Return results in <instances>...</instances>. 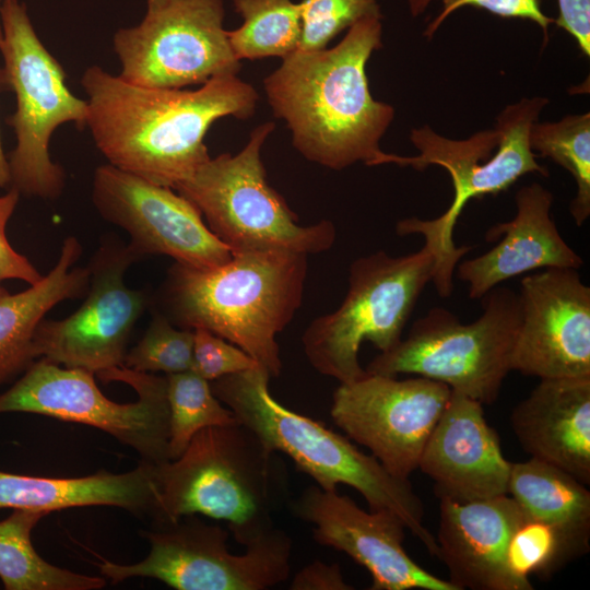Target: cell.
<instances>
[{"label": "cell", "instance_id": "16", "mask_svg": "<svg viewBox=\"0 0 590 590\" xmlns=\"http://www.w3.org/2000/svg\"><path fill=\"white\" fill-rule=\"evenodd\" d=\"M91 198L105 221L127 232L129 246L141 259L162 255L182 266L211 269L232 258L200 211L172 188L107 163L94 170Z\"/></svg>", "mask_w": 590, "mask_h": 590}, {"label": "cell", "instance_id": "18", "mask_svg": "<svg viewBox=\"0 0 590 590\" xmlns=\"http://www.w3.org/2000/svg\"><path fill=\"white\" fill-rule=\"evenodd\" d=\"M291 508L295 517L314 526L318 544L345 553L368 570L371 590H457L408 555L406 529L389 511H366L349 496L317 485L305 488Z\"/></svg>", "mask_w": 590, "mask_h": 590}, {"label": "cell", "instance_id": "9", "mask_svg": "<svg viewBox=\"0 0 590 590\" xmlns=\"http://www.w3.org/2000/svg\"><path fill=\"white\" fill-rule=\"evenodd\" d=\"M274 127L272 121L257 126L243 150L210 157L175 190L200 211L232 253L327 251L335 240L334 225L328 220L299 225L284 198L267 182L261 149Z\"/></svg>", "mask_w": 590, "mask_h": 590}, {"label": "cell", "instance_id": "33", "mask_svg": "<svg viewBox=\"0 0 590 590\" xmlns=\"http://www.w3.org/2000/svg\"><path fill=\"white\" fill-rule=\"evenodd\" d=\"M433 0H409L410 12L413 16L422 14ZM543 0H441L442 9L427 25L424 36L430 39L446 19L462 7H474L487 12L512 19H524L536 23L543 31L544 45L548 40V26L554 19L542 11Z\"/></svg>", "mask_w": 590, "mask_h": 590}, {"label": "cell", "instance_id": "4", "mask_svg": "<svg viewBox=\"0 0 590 590\" xmlns=\"http://www.w3.org/2000/svg\"><path fill=\"white\" fill-rule=\"evenodd\" d=\"M270 378L266 369L257 367L210 384L215 397L270 451L288 456L297 470L324 491H337L339 484L353 487L369 510L396 515L435 556V536L424 526V507L409 480L389 473L347 436L283 406L269 390Z\"/></svg>", "mask_w": 590, "mask_h": 590}, {"label": "cell", "instance_id": "39", "mask_svg": "<svg viewBox=\"0 0 590 590\" xmlns=\"http://www.w3.org/2000/svg\"><path fill=\"white\" fill-rule=\"evenodd\" d=\"M167 0H146L148 8H154L165 3Z\"/></svg>", "mask_w": 590, "mask_h": 590}, {"label": "cell", "instance_id": "27", "mask_svg": "<svg viewBox=\"0 0 590 590\" xmlns=\"http://www.w3.org/2000/svg\"><path fill=\"white\" fill-rule=\"evenodd\" d=\"M243 24L227 31L235 57L256 60L285 58L298 50L303 32L302 8L292 0H233Z\"/></svg>", "mask_w": 590, "mask_h": 590}, {"label": "cell", "instance_id": "17", "mask_svg": "<svg viewBox=\"0 0 590 590\" xmlns=\"http://www.w3.org/2000/svg\"><path fill=\"white\" fill-rule=\"evenodd\" d=\"M511 369L540 379L590 377V287L576 269L521 279Z\"/></svg>", "mask_w": 590, "mask_h": 590}, {"label": "cell", "instance_id": "22", "mask_svg": "<svg viewBox=\"0 0 590 590\" xmlns=\"http://www.w3.org/2000/svg\"><path fill=\"white\" fill-rule=\"evenodd\" d=\"M531 458L590 483V377L541 379L511 413Z\"/></svg>", "mask_w": 590, "mask_h": 590}, {"label": "cell", "instance_id": "3", "mask_svg": "<svg viewBox=\"0 0 590 590\" xmlns=\"http://www.w3.org/2000/svg\"><path fill=\"white\" fill-rule=\"evenodd\" d=\"M306 278L307 255L288 250L236 252L211 269L175 262L151 306L176 327L231 342L279 377L276 335L300 307Z\"/></svg>", "mask_w": 590, "mask_h": 590}, {"label": "cell", "instance_id": "34", "mask_svg": "<svg viewBox=\"0 0 590 590\" xmlns=\"http://www.w3.org/2000/svg\"><path fill=\"white\" fill-rule=\"evenodd\" d=\"M261 367L238 346L203 329H193L192 368L212 382L222 377Z\"/></svg>", "mask_w": 590, "mask_h": 590}, {"label": "cell", "instance_id": "35", "mask_svg": "<svg viewBox=\"0 0 590 590\" xmlns=\"http://www.w3.org/2000/svg\"><path fill=\"white\" fill-rule=\"evenodd\" d=\"M20 196L14 188L0 196V284L7 280H20L34 285L44 275L27 257L11 246L7 237V226L17 206Z\"/></svg>", "mask_w": 590, "mask_h": 590}, {"label": "cell", "instance_id": "28", "mask_svg": "<svg viewBox=\"0 0 590 590\" xmlns=\"http://www.w3.org/2000/svg\"><path fill=\"white\" fill-rule=\"evenodd\" d=\"M529 144L573 176L577 191L569 211L577 226L590 215V114L569 115L557 122L532 123Z\"/></svg>", "mask_w": 590, "mask_h": 590}, {"label": "cell", "instance_id": "11", "mask_svg": "<svg viewBox=\"0 0 590 590\" xmlns=\"http://www.w3.org/2000/svg\"><path fill=\"white\" fill-rule=\"evenodd\" d=\"M93 373L39 357L0 394V413L24 412L102 429L134 449L143 461L169 460V410L165 377L115 367L97 374L105 382L121 381L138 400L120 404L98 389Z\"/></svg>", "mask_w": 590, "mask_h": 590}, {"label": "cell", "instance_id": "26", "mask_svg": "<svg viewBox=\"0 0 590 590\" xmlns=\"http://www.w3.org/2000/svg\"><path fill=\"white\" fill-rule=\"evenodd\" d=\"M48 514L13 509L0 521V579L5 590H97L104 577L73 573L46 562L33 546L32 531Z\"/></svg>", "mask_w": 590, "mask_h": 590}, {"label": "cell", "instance_id": "15", "mask_svg": "<svg viewBox=\"0 0 590 590\" xmlns=\"http://www.w3.org/2000/svg\"><path fill=\"white\" fill-rule=\"evenodd\" d=\"M450 397V387L433 379L415 376L399 380L366 373L339 385L330 415L389 473L409 480Z\"/></svg>", "mask_w": 590, "mask_h": 590}, {"label": "cell", "instance_id": "13", "mask_svg": "<svg viewBox=\"0 0 590 590\" xmlns=\"http://www.w3.org/2000/svg\"><path fill=\"white\" fill-rule=\"evenodd\" d=\"M222 0H167L148 8L134 26L118 28L113 47L123 81L151 88L202 85L221 74H237L223 27Z\"/></svg>", "mask_w": 590, "mask_h": 590}, {"label": "cell", "instance_id": "40", "mask_svg": "<svg viewBox=\"0 0 590 590\" xmlns=\"http://www.w3.org/2000/svg\"><path fill=\"white\" fill-rule=\"evenodd\" d=\"M2 1L3 0H0V10H1V5H2ZM2 42H3V32H2L1 16H0V47L2 45Z\"/></svg>", "mask_w": 590, "mask_h": 590}, {"label": "cell", "instance_id": "20", "mask_svg": "<svg viewBox=\"0 0 590 590\" xmlns=\"http://www.w3.org/2000/svg\"><path fill=\"white\" fill-rule=\"evenodd\" d=\"M438 557L457 590H521L509 575L507 546L524 511L509 496L439 499Z\"/></svg>", "mask_w": 590, "mask_h": 590}, {"label": "cell", "instance_id": "29", "mask_svg": "<svg viewBox=\"0 0 590 590\" xmlns=\"http://www.w3.org/2000/svg\"><path fill=\"white\" fill-rule=\"evenodd\" d=\"M589 551L562 528L529 517L512 532L506 554L509 575L521 590H532L531 575L551 576L567 562Z\"/></svg>", "mask_w": 590, "mask_h": 590}, {"label": "cell", "instance_id": "21", "mask_svg": "<svg viewBox=\"0 0 590 590\" xmlns=\"http://www.w3.org/2000/svg\"><path fill=\"white\" fill-rule=\"evenodd\" d=\"M553 200L552 192L538 182L517 191L514 219L493 225L485 234L487 241L502 240L458 264V278L468 283L470 298H482L504 281L530 271L582 266V258L562 237L551 215Z\"/></svg>", "mask_w": 590, "mask_h": 590}, {"label": "cell", "instance_id": "1", "mask_svg": "<svg viewBox=\"0 0 590 590\" xmlns=\"http://www.w3.org/2000/svg\"><path fill=\"white\" fill-rule=\"evenodd\" d=\"M86 128L108 164L176 189L211 156L204 138L219 119L250 118L258 93L237 74L216 75L197 90L130 84L99 66L81 76Z\"/></svg>", "mask_w": 590, "mask_h": 590}, {"label": "cell", "instance_id": "32", "mask_svg": "<svg viewBox=\"0 0 590 590\" xmlns=\"http://www.w3.org/2000/svg\"><path fill=\"white\" fill-rule=\"evenodd\" d=\"M303 32L298 50H319L344 30L370 17H382L378 0H302Z\"/></svg>", "mask_w": 590, "mask_h": 590}, {"label": "cell", "instance_id": "37", "mask_svg": "<svg viewBox=\"0 0 590 590\" xmlns=\"http://www.w3.org/2000/svg\"><path fill=\"white\" fill-rule=\"evenodd\" d=\"M291 590H352L338 564L315 560L303 567L292 579Z\"/></svg>", "mask_w": 590, "mask_h": 590}, {"label": "cell", "instance_id": "7", "mask_svg": "<svg viewBox=\"0 0 590 590\" xmlns=\"http://www.w3.org/2000/svg\"><path fill=\"white\" fill-rule=\"evenodd\" d=\"M0 16V86L12 91L16 101L7 118L16 139L8 155L10 185L23 196L56 200L67 176L50 157V139L64 123L86 128L87 102L68 87L67 73L37 36L24 2L3 0Z\"/></svg>", "mask_w": 590, "mask_h": 590}, {"label": "cell", "instance_id": "6", "mask_svg": "<svg viewBox=\"0 0 590 590\" xmlns=\"http://www.w3.org/2000/svg\"><path fill=\"white\" fill-rule=\"evenodd\" d=\"M548 104L545 97L522 98L508 105L496 119L495 128L480 131L465 140H451L428 126L413 128L410 140L418 155H381L378 165L397 164L424 170L430 165L445 168L453 186V199L444 214L433 220L409 217L398 222L400 236L422 235L424 246L435 261L434 283L439 296L453 290V272L471 246L457 247L453 229L465 204L472 199L496 196L510 188L520 177L538 173L548 176L529 144V131Z\"/></svg>", "mask_w": 590, "mask_h": 590}, {"label": "cell", "instance_id": "31", "mask_svg": "<svg viewBox=\"0 0 590 590\" xmlns=\"http://www.w3.org/2000/svg\"><path fill=\"white\" fill-rule=\"evenodd\" d=\"M192 354L193 330L174 326L153 309L145 333L126 353L122 366L140 373L163 371L170 375L190 370Z\"/></svg>", "mask_w": 590, "mask_h": 590}, {"label": "cell", "instance_id": "8", "mask_svg": "<svg viewBox=\"0 0 590 590\" xmlns=\"http://www.w3.org/2000/svg\"><path fill=\"white\" fill-rule=\"evenodd\" d=\"M482 315L462 323L450 310L430 309L408 335L367 365L368 374H411L442 382L481 404L497 399L511 369L520 322L518 294L495 286L482 298Z\"/></svg>", "mask_w": 590, "mask_h": 590}, {"label": "cell", "instance_id": "30", "mask_svg": "<svg viewBox=\"0 0 590 590\" xmlns=\"http://www.w3.org/2000/svg\"><path fill=\"white\" fill-rule=\"evenodd\" d=\"M169 410V460L178 458L193 436L203 428L239 424L223 406L210 381L193 370L166 375Z\"/></svg>", "mask_w": 590, "mask_h": 590}, {"label": "cell", "instance_id": "24", "mask_svg": "<svg viewBox=\"0 0 590 590\" xmlns=\"http://www.w3.org/2000/svg\"><path fill=\"white\" fill-rule=\"evenodd\" d=\"M81 255L79 239L68 236L56 264L38 283L17 293H10L0 284V387L37 359L34 333L48 311L63 300L85 296L88 268L74 267Z\"/></svg>", "mask_w": 590, "mask_h": 590}, {"label": "cell", "instance_id": "10", "mask_svg": "<svg viewBox=\"0 0 590 590\" xmlns=\"http://www.w3.org/2000/svg\"><path fill=\"white\" fill-rule=\"evenodd\" d=\"M434 268V257L425 246L406 256L377 251L354 260L341 305L312 320L303 333L310 365L340 384L365 376L358 361L362 343L368 341L381 353L400 342Z\"/></svg>", "mask_w": 590, "mask_h": 590}, {"label": "cell", "instance_id": "12", "mask_svg": "<svg viewBox=\"0 0 590 590\" xmlns=\"http://www.w3.org/2000/svg\"><path fill=\"white\" fill-rule=\"evenodd\" d=\"M142 535L149 555L131 565L103 558L97 566L104 578L114 583L154 578L177 590H266L290 576L292 540L275 528L248 543L243 554L229 552L227 530L198 515L153 521Z\"/></svg>", "mask_w": 590, "mask_h": 590}, {"label": "cell", "instance_id": "36", "mask_svg": "<svg viewBox=\"0 0 590 590\" xmlns=\"http://www.w3.org/2000/svg\"><path fill=\"white\" fill-rule=\"evenodd\" d=\"M554 23L569 33L587 57L590 56V0H557Z\"/></svg>", "mask_w": 590, "mask_h": 590}, {"label": "cell", "instance_id": "38", "mask_svg": "<svg viewBox=\"0 0 590 590\" xmlns=\"http://www.w3.org/2000/svg\"><path fill=\"white\" fill-rule=\"evenodd\" d=\"M8 185H10L9 162L8 156L3 152L0 137V187H5Z\"/></svg>", "mask_w": 590, "mask_h": 590}, {"label": "cell", "instance_id": "23", "mask_svg": "<svg viewBox=\"0 0 590 590\" xmlns=\"http://www.w3.org/2000/svg\"><path fill=\"white\" fill-rule=\"evenodd\" d=\"M153 463L141 461L125 473L98 471L82 477H44L0 471V509L49 514L72 507L114 506L151 517Z\"/></svg>", "mask_w": 590, "mask_h": 590}, {"label": "cell", "instance_id": "5", "mask_svg": "<svg viewBox=\"0 0 590 590\" xmlns=\"http://www.w3.org/2000/svg\"><path fill=\"white\" fill-rule=\"evenodd\" d=\"M275 452L244 425L198 432L174 460L153 463V521L189 515L224 520L246 546L273 527L284 489Z\"/></svg>", "mask_w": 590, "mask_h": 590}, {"label": "cell", "instance_id": "14", "mask_svg": "<svg viewBox=\"0 0 590 590\" xmlns=\"http://www.w3.org/2000/svg\"><path fill=\"white\" fill-rule=\"evenodd\" d=\"M141 258L115 235L102 237L87 268L88 290L82 305L63 319H42L34 333L36 357L95 375L122 366L132 330L151 306L152 295L125 283L127 270Z\"/></svg>", "mask_w": 590, "mask_h": 590}, {"label": "cell", "instance_id": "25", "mask_svg": "<svg viewBox=\"0 0 590 590\" xmlns=\"http://www.w3.org/2000/svg\"><path fill=\"white\" fill-rule=\"evenodd\" d=\"M508 495L527 516L557 526L589 545L590 492L570 473L534 458L511 462Z\"/></svg>", "mask_w": 590, "mask_h": 590}, {"label": "cell", "instance_id": "19", "mask_svg": "<svg viewBox=\"0 0 590 590\" xmlns=\"http://www.w3.org/2000/svg\"><path fill=\"white\" fill-rule=\"evenodd\" d=\"M482 405L451 390L424 447L417 469L433 481L439 499L472 502L508 494L511 462Z\"/></svg>", "mask_w": 590, "mask_h": 590}, {"label": "cell", "instance_id": "2", "mask_svg": "<svg viewBox=\"0 0 590 590\" xmlns=\"http://www.w3.org/2000/svg\"><path fill=\"white\" fill-rule=\"evenodd\" d=\"M381 19L357 22L332 48L296 50L264 79L268 104L308 161L334 170L378 165L379 142L394 117L391 105L373 98L366 74L382 47Z\"/></svg>", "mask_w": 590, "mask_h": 590}]
</instances>
